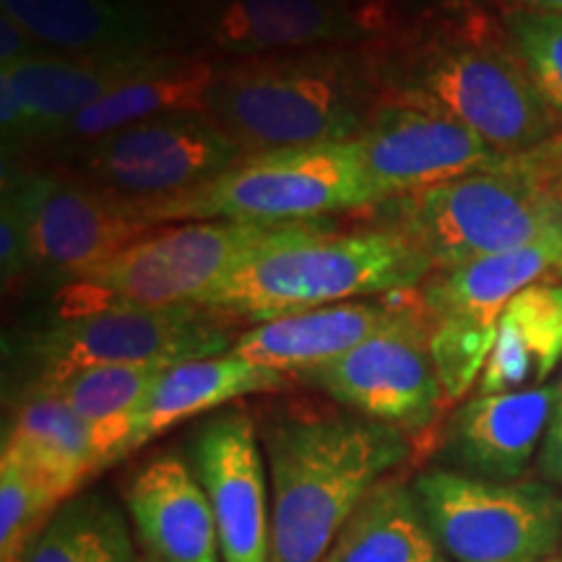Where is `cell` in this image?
<instances>
[{
  "label": "cell",
  "instance_id": "8",
  "mask_svg": "<svg viewBox=\"0 0 562 562\" xmlns=\"http://www.w3.org/2000/svg\"><path fill=\"white\" fill-rule=\"evenodd\" d=\"M281 224L186 222L154 227L55 292V318L104 307L199 305L237 261Z\"/></svg>",
  "mask_w": 562,
  "mask_h": 562
},
{
  "label": "cell",
  "instance_id": "4",
  "mask_svg": "<svg viewBox=\"0 0 562 562\" xmlns=\"http://www.w3.org/2000/svg\"><path fill=\"white\" fill-rule=\"evenodd\" d=\"M378 47L220 60L206 115L248 154L355 140L385 94Z\"/></svg>",
  "mask_w": 562,
  "mask_h": 562
},
{
  "label": "cell",
  "instance_id": "22",
  "mask_svg": "<svg viewBox=\"0 0 562 562\" xmlns=\"http://www.w3.org/2000/svg\"><path fill=\"white\" fill-rule=\"evenodd\" d=\"M216 63L220 60L199 53L159 55L144 68V74L76 115L47 154L66 146L89 144L112 131L151 117L206 112L211 83L216 79Z\"/></svg>",
  "mask_w": 562,
  "mask_h": 562
},
{
  "label": "cell",
  "instance_id": "30",
  "mask_svg": "<svg viewBox=\"0 0 562 562\" xmlns=\"http://www.w3.org/2000/svg\"><path fill=\"white\" fill-rule=\"evenodd\" d=\"M430 351L446 406L461 402L472 385L480 381L490 351L495 347L497 323L467 318V315H448L432 318Z\"/></svg>",
  "mask_w": 562,
  "mask_h": 562
},
{
  "label": "cell",
  "instance_id": "36",
  "mask_svg": "<svg viewBox=\"0 0 562 562\" xmlns=\"http://www.w3.org/2000/svg\"><path fill=\"white\" fill-rule=\"evenodd\" d=\"M510 11L562 16V0H503V13H510Z\"/></svg>",
  "mask_w": 562,
  "mask_h": 562
},
{
  "label": "cell",
  "instance_id": "16",
  "mask_svg": "<svg viewBox=\"0 0 562 562\" xmlns=\"http://www.w3.org/2000/svg\"><path fill=\"white\" fill-rule=\"evenodd\" d=\"M50 50L83 58L188 53L172 0H0Z\"/></svg>",
  "mask_w": 562,
  "mask_h": 562
},
{
  "label": "cell",
  "instance_id": "11",
  "mask_svg": "<svg viewBox=\"0 0 562 562\" xmlns=\"http://www.w3.org/2000/svg\"><path fill=\"white\" fill-rule=\"evenodd\" d=\"M53 165L128 201H154L214 180L248 151L206 112L125 125L89 144L50 151Z\"/></svg>",
  "mask_w": 562,
  "mask_h": 562
},
{
  "label": "cell",
  "instance_id": "1",
  "mask_svg": "<svg viewBox=\"0 0 562 562\" xmlns=\"http://www.w3.org/2000/svg\"><path fill=\"white\" fill-rule=\"evenodd\" d=\"M271 562H323L364 497L404 467L409 435L355 412L281 406L261 425Z\"/></svg>",
  "mask_w": 562,
  "mask_h": 562
},
{
  "label": "cell",
  "instance_id": "6",
  "mask_svg": "<svg viewBox=\"0 0 562 562\" xmlns=\"http://www.w3.org/2000/svg\"><path fill=\"white\" fill-rule=\"evenodd\" d=\"M151 227L186 222L300 224L375 206L355 140L248 154L191 191L131 201Z\"/></svg>",
  "mask_w": 562,
  "mask_h": 562
},
{
  "label": "cell",
  "instance_id": "25",
  "mask_svg": "<svg viewBox=\"0 0 562 562\" xmlns=\"http://www.w3.org/2000/svg\"><path fill=\"white\" fill-rule=\"evenodd\" d=\"M560 362L562 281H542L505 305L495 347L480 378V396L542 389Z\"/></svg>",
  "mask_w": 562,
  "mask_h": 562
},
{
  "label": "cell",
  "instance_id": "2",
  "mask_svg": "<svg viewBox=\"0 0 562 562\" xmlns=\"http://www.w3.org/2000/svg\"><path fill=\"white\" fill-rule=\"evenodd\" d=\"M383 87L417 97L474 131L503 157L562 140V125L513 47L505 13L422 26L378 47Z\"/></svg>",
  "mask_w": 562,
  "mask_h": 562
},
{
  "label": "cell",
  "instance_id": "26",
  "mask_svg": "<svg viewBox=\"0 0 562 562\" xmlns=\"http://www.w3.org/2000/svg\"><path fill=\"white\" fill-rule=\"evenodd\" d=\"M323 562H451L414 492L385 476L349 518Z\"/></svg>",
  "mask_w": 562,
  "mask_h": 562
},
{
  "label": "cell",
  "instance_id": "13",
  "mask_svg": "<svg viewBox=\"0 0 562 562\" xmlns=\"http://www.w3.org/2000/svg\"><path fill=\"white\" fill-rule=\"evenodd\" d=\"M432 326L425 305L347 355L294 378L349 412L419 438L448 409L430 351Z\"/></svg>",
  "mask_w": 562,
  "mask_h": 562
},
{
  "label": "cell",
  "instance_id": "31",
  "mask_svg": "<svg viewBox=\"0 0 562 562\" xmlns=\"http://www.w3.org/2000/svg\"><path fill=\"white\" fill-rule=\"evenodd\" d=\"M505 26L533 83L562 125V16L510 11L505 13Z\"/></svg>",
  "mask_w": 562,
  "mask_h": 562
},
{
  "label": "cell",
  "instance_id": "14",
  "mask_svg": "<svg viewBox=\"0 0 562 562\" xmlns=\"http://www.w3.org/2000/svg\"><path fill=\"white\" fill-rule=\"evenodd\" d=\"M355 144L378 203L508 159L448 112L389 89Z\"/></svg>",
  "mask_w": 562,
  "mask_h": 562
},
{
  "label": "cell",
  "instance_id": "19",
  "mask_svg": "<svg viewBox=\"0 0 562 562\" xmlns=\"http://www.w3.org/2000/svg\"><path fill=\"white\" fill-rule=\"evenodd\" d=\"M125 508L138 539L159 562H224L214 510L191 463L154 456L125 482Z\"/></svg>",
  "mask_w": 562,
  "mask_h": 562
},
{
  "label": "cell",
  "instance_id": "27",
  "mask_svg": "<svg viewBox=\"0 0 562 562\" xmlns=\"http://www.w3.org/2000/svg\"><path fill=\"white\" fill-rule=\"evenodd\" d=\"M165 370L154 364H102L26 389L55 393L79 417L87 419L94 427L104 467H112L131 453V414Z\"/></svg>",
  "mask_w": 562,
  "mask_h": 562
},
{
  "label": "cell",
  "instance_id": "33",
  "mask_svg": "<svg viewBox=\"0 0 562 562\" xmlns=\"http://www.w3.org/2000/svg\"><path fill=\"white\" fill-rule=\"evenodd\" d=\"M402 5L419 26H430L442 24V21L497 13V5H503V0H402Z\"/></svg>",
  "mask_w": 562,
  "mask_h": 562
},
{
  "label": "cell",
  "instance_id": "38",
  "mask_svg": "<svg viewBox=\"0 0 562 562\" xmlns=\"http://www.w3.org/2000/svg\"><path fill=\"white\" fill-rule=\"evenodd\" d=\"M133 562H159V560H154V558H140V560H133Z\"/></svg>",
  "mask_w": 562,
  "mask_h": 562
},
{
  "label": "cell",
  "instance_id": "34",
  "mask_svg": "<svg viewBox=\"0 0 562 562\" xmlns=\"http://www.w3.org/2000/svg\"><path fill=\"white\" fill-rule=\"evenodd\" d=\"M47 47L40 40L32 37V32L9 13H0V68L13 66V63L34 58L45 53Z\"/></svg>",
  "mask_w": 562,
  "mask_h": 562
},
{
  "label": "cell",
  "instance_id": "32",
  "mask_svg": "<svg viewBox=\"0 0 562 562\" xmlns=\"http://www.w3.org/2000/svg\"><path fill=\"white\" fill-rule=\"evenodd\" d=\"M30 240H26L24 216L16 201L3 193L0 203V279L3 290H16L21 281H30Z\"/></svg>",
  "mask_w": 562,
  "mask_h": 562
},
{
  "label": "cell",
  "instance_id": "17",
  "mask_svg": "<svg viewBox=\"0 0 562 562\" xmlns=\"http://www.w3.org/2000/svg\"><path fill=\"white\" fill-rule=\"evenodd\" d=\"M422 307H425V300H422L419 286L313 307V311L245 328L237 336L232 355L261 368L284 372V375H300L347 355L357 344L368 341L370 336L381 334L383 328L404 321L406 315Z\"/></svg>",
  "mask_w": 562,
  "mask_h": 562
},
{
  "label": "cell",
  "instance_id": "24",
  "mask_svg": "<svg viewBox=\"0 0 562 562\" xmlns=\"http://www.w3.org/2000/svg\"><path fill=\"white\" fill-rule=\"evenodd\" d=\"M562 281V229L524 248L497 252L480 261L432 271L419 292L432 318L467 315L497 323L518 292L542 281Z\"/></svg>",
  "mask_w": 562,
  "mask_h": 562
},
{
  "label": "cell",
  "instance_id": "28",
  "mask_svg": "<svg viewBox=\"0 0 562 562\" xmlns=\"http://www.w3.org/2000/svg\"><path fill=\"white\" fill-rule=\"evenodd\" d=\"M133 537L123 510L102 492L76 495L53 513L26 562H133Z\"/></svg>",
  "mask_w": 562,
  "mask_h": 562
},
{
  "label": "cell",
  "instance_id": "5",
  "mask_svg": "<svg viewBox=\"0 0 562 562\" xmlns=\"http://www.w3.org/2000/svg\"><path fill=\"white\" fill-rule=\"evenodd\" d=\"M378 206L435 271L524 248L562 229V140Z\"/></svg>",
  "mask_w": 562,
  "mask_h": 562
},
{
  "label": "cell",
  "instance_id": "3",
  "mask_svg": "<svg viewBox=\"0 0 562 562\" xmlns=\"http://www.w3.org/2000/svg\"><path fill=\"white\" fill-rule=\"evenodd\" d=\"M435 269L409 237L385 224L336 229L281 224L252 245L199 305L237 323H269L336 302L417 290Z\"/></svg>",
  "mask_w": 562,
  "mask_h": 562
},
{
  "label": "cell",
  "instance_id": "21",
  "mask_svg": "<svg viewBox=\"0 0 562 562\" xmlns=\"http://www.w3.org/2000/svg\"><path fill=\"white\" fill-rule=\"evenodd\" d=\"M154 58H83L47 47L34 58L3 66L11 70L24 97L30 115V151L37 146L50 149L76 115L144 74Z\"/></svg>",
  "mask_w": 562,
  "mask_h": 562
},
{
  "label": "cell",
  "instance_id": "12",
  "mask_svg": "<svg viewBox=\"0 0 562 562\" xmlns=\"http://www.w3.org/2000/svg\"><path fill=\"white\" fill-rule=\"evenodd\" d=\"M3 193L24 216L30 286L37 279L60 290L154 229L128 199L55 165L50 170H19L16 161H3Z\"/></svg>",
  "mask_w": 562,
  "mask_h": 562
},
{
  "label": "cell",
  "instance_id": "23",
  "mask_svg": "<svg viewBox=\"0 0 562 562\" xmlns=\"http://www.w3.org/2000/svg\"><path fill=\"white\" fill-rule=\"evenodd\" d=\"M290 381L292 375L252 364L232 351L167 368L131 414V453L182 419L222 409L252 393L281 391Z\"/></svg>",
  "mask_w": 562,
  "mask_h": 562
},
{
  "label": "cell",
  "instance_id": "18",
  "mask_svg": "<svg viewBox=\"0 0 562 562\" xmlns=\"http://www.w3.org/2000/svg\"><path fill=\"white\" fill-rule=\"evenodd\" d=\"M558 412V385L469 398L442 427L440 459L453 472L516 482Z\"/></svg>",
  "mask_w": 562,
  "mask_h": 562
},
{
  "label": "cell",
  "instance_id": "39",
  "mask_svg": "<svg viewBox=\"0 0 562 562\" xmlns=\"http://www.w3.org/2000/svg\"><path fill=\"white\" fill-rule=\"evenodd\" d=\"M542 562H562V560H552V558H547V560H542Z\"/></svg>",
  "mask_w": 562,
  "mask_h": 562
},
{
  "label": "cell",
  "instance_id": "35",
  "mask_svg": "<svg viewBox=\"0 0 562 562\" xmlns=\"http://www.w3.org/2000/svg\"><path fill=\"white\" fill-rule=\"evenodd\" d=\"M539 472L547 482L562 487V412H554L550 430L544 435L542 451H539Z\"/></svg>",
  "mask_w": 562,
  "mask_h": 562
},
{
  "label": "cell",
  "instance_id": "7",
  "mask_svg": "<svg viewBox=\"0 0 562 562\" xmlns=\"http://www.w3.org/2000/svg\"><path fill=\"white\" fill-rule=\"evenodd\" d=\"M172 9L186 50L216 60L393 45L422 30L402 0H172Z\"/></svg>",
  "mask_w": 562,
  "mask_h": 562
},
{
  "label": "cell",
  "instance_id": "15",
  "mask_svg": "<svg viewBox=\"0 0 562 562\" xmlns=\"http://www.w3.org/2000/svg\"><path fill=\"white\" fill-rule=\"evenodd\" d=\"M261 435L245 409H224L195 427L188 463L214 510L224 562H271V510Z\"/></svg>",
  "mask_w": 562,
  "mask_h": 562
},
{
  "label": "cell",
  "instance_id": "20",
  "mask_svg": "<svg viewBox=\"0 0 562 562\" xmlns=\"http://www.w3.org/2000/svg\"><path fill=\"white\" fill-rule=\"evenodd\" d=\"M3 459L45 482L60 503L104 472L94 427L50 391H21L3 435Z\"/></svg>",
  "mask_w": 562,
  "mask_h": 562
},
{
  "label": "cell",
  "instance_id": "37",
  "mask_svg": "<svg viewBox=\"0 0 562 562\" xmlns=\"http://www.w3.org/2000/svg\"><path fill=\"white\" fill-rule=\"evenodd\" d=\"M558 412H562V378H560V383H558Z\"/></svg>",
  "mask_w": 562,
  "mask_h": 562
},
{
  "label": "cell",
  "instance_id": "10",
  "mask_svg": "<svg viewBox=\"0 0 562 562\" xmlns=\"http://www.w3.org/2000/svg\"><path fill=\"white\" fill-rule=\"evenodd\" d=\"M412 484L451 562H542L562 547V495L550 484L453 469H427Z\"/></svg>",
  "mask_w": 562,
  "mask_h": 562
},
{
  "label": "cell",
  "instance_id": "29",
  "mask_svg": "<svg viewBox=\"0 0 562 562\" xmlns=\"http://www.w3.org/2000/svg\"><path fill=\"white\" fill-rule=\"evenodd\" d=\"M60 505L45 482L19 463L0 459V562H26Z\"/></svg>",
  "mask_w": 562,
  "mask_h": 562
},
{
  "label": "cell",
  "instance_id": "9",
  "mask_svg": "<svg viewBox=\"0 0 562 562\" xmlns=\"http://www.w3.org/2000/svg\"><path fill=\"white\" fill-rule=\"evenodd\" d=\"M235 326V318L201 305L104 307L74 318H53L26 331L19 355L30 375L26 385L50 383L68 372L102 364L175 368L232 351Z\"/></svg>",
  "mask_w": 562,
  "mask_h": 562
}]
</instances>
